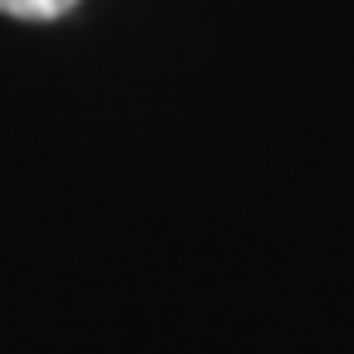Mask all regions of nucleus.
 Instances as JSON below:
<instances>
[{"label":"nucleus","mask_w":354,"mask_h":354,"mask_svg":"<svg viewBox=\"0 0 354 354\" xmlns=\"http://www.w3.org/2000/svg\"><path fill=\"white\" fill-rule=\"evenodd\" d=\"M79 6V0H0V15L15 20H59Z\"/></svg>","instance_id":"obj_1"}]
</instances>
